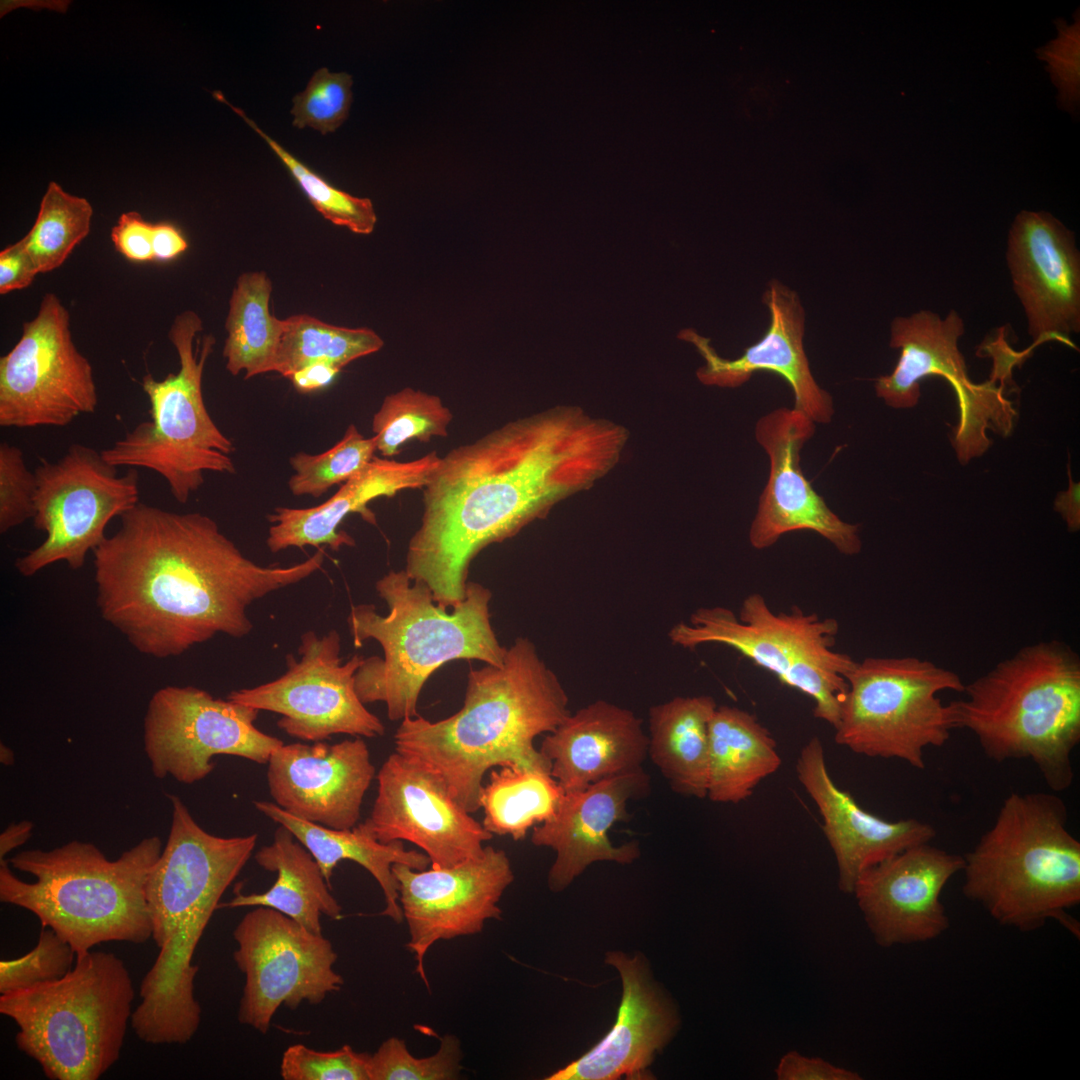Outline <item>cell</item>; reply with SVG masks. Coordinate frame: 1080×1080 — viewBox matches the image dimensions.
Returning <instances> with one entry per match:
<instances>
[{"mask_svg": "<svg viewBox=\"0 0 1080 1080\" xmlns=\"http://www.w3.org/2000/svg\"><path fill=\"white\" fill-rule=\"evenodd\" d=\"M628 437L621 424L559 405L454 447L423 488L405 572L451 609L465 599L469 566L484 548L592 487L618 464Z\"/></svg>", "mask_w": 1080, "mask_h": 1080, "instance_id": "1", "label": "cell"}, {"mask_svg": "<svg viewBox=\"0 0 1080 1080\" xmlns=\"http://www.w3.org/2000/svg\"><path fill=\"white\" fill-rule=\"evenodd\" d=\"M93 554L102 618L137 651L159 659L219 634L248 635L255 601L307 579L325 560L319 548L291 566H262L209 516L142 502Z\"/></svg>", "mask_w": 1080, "mask_h": 1080, "instance_id": "2", "label": "cell"}, {"mask_svg": "<svg viewBox=\"0 0 1080 1080\" xmlns=\"http://www.w3.org/2000/svg\"><path fill=\"white\" fill-rule=\"evenodd\" d=\"M557 675L528 638L506 649L501 665L470 668L462 708L430 721L420 715L400 722L395 751L439 775L469 813L480 809L485 773L518 765L550 773L551 764L534 746L570 713Z\"/></svg>", "mask_w": 1080, "mask_h": 1080, "instance_id": "3", "label": "cell"}, {"mask_svg": "<svg viewBox=\"0 0 1080 1080\" xmlns=\"http://www.w3.org/2000/svg\"><path fill=\"white\" fill-rule=\"evenodd\" d=\"M388 606L381 615L372 604L351 607L347 624L353 644L377 641L382 657L365 658L355 673V690L364 704L383 702L391 721L418 716L420 692L428 678L452 660L503 663L507 647L491 626L492 593L469 582L466 597L451 609L438 605L429 587L390 570L375 583Z\"/></svg>", "mask_w": 1080, "mask_h": 1080, "instance_id": "4", "label": "cell"}, {"mask_svg": "<svg viewBox=\"0 0 1080 1080\" xmlns=\"http://www.w3.org/2000/svg\"><path fill=\"white\" fill-rule=\"evenodd\" d=\"M963 895L996 922L1031 932L1048 921L1079 939L1080 841L1056 792L1010 793L964 856Z\"/></svg>", "mask_w": 1080, "mask_h": 1080, "instance_id": "5", "label": "cell"}, {"mask_svg": "<svg viewBox=\"0 0 1080 1080\" xmlns=\"http://www.w3.org/2000/svg\"><path fill=\"white\" fill-rule=\"evenodd\" d=\"M161 852L158 836L144 838L116 860L78 840L21 851L0 860V900L32 912L76 955L103 942L141 944L152 937L146 883Z\"/></svg>", "mask_w": 1080, "mask_h": 1080, "instance_id": "6", "label": "cell"}, {"mask_svg": "<svg viewBox=\"0 0 1080 1080\" xmlns=\"http://www.w3.org/2000/svg\"><path fill=\"white\" fill-rule=\"evenodd\" d=\"M953 701L957 729L974 734L996 762L1029 759L1056 793L1074 780L1080 742V658L1057 640L1025 646Z\"/></svg>", "mask_w": 1080, "mask_h": 1080, "instance_id": "7", "label": "cell"}, {"mask_svg": "<svg viewBox=\"0 0 1080 1080\" xmlns=\"http://www.w3.org/2000/svg\"><path fill=\"white\" fill-rule=\"evenodd\" d=\"M172 820L167 842L146 883L152 937L159 954L140 985L141 1005L166 1018L198 1010L192 964L219 901L256 846L257 834L220 837L205 831L183 801L168 796Z\"/></svg>", "mask_w": 1080, "mask_h": 1080, "instance_id": "8", "label": "cell"}, {"mask_svg": "<svg viewBox=\"0 0 1080 1080\" xmlns=\"http://www.w3.org/2000/svg\"><path fill=\"white\" fill-rule=\"evenodd\" d=\"M134 996L124 962L89 950L62 978L1 994L0 1013L48 1079L97 1080L120 1057Z\"/></svg>", "mask_w": 1080, "mask_h": 1080, "instance_id": "9", "label": "cell"}, {"mask_svg": "<svg viewBox=\"0 0 1080 1080\" xmlns=\"http://www.w3.org/2000/svg\"><path fill=\"white\" fill-rule=\"evenodd\" d=\"M202 329L200 317L191 310L174 319L168 337L178 354V372L162 380L149 373L142 378L151 419L101 450L116 467L158 473L181 504L203 485L205 472H236L231 458L235 447L213 421L203 398V372L215 338L206 335L201 344H195Z\"/></svg>", "mask_w": 1080, "mask_h": 1080, "instance_id": "10", "label": "cell"}, {"mask_svg": "<svg viewBox=\"0 0 1080 1080\" xmlns=\"http://www.w3.org/2000/svg\"><path fill=\"white\" fill-rule=\"evenodd\" d=\"M839 624L792 607L773 612L760 593H751L736 615L722 606L697 608L688 622L675 624L672 644L695 649L720 644L736 650L778 680L810 697L813 715L835 728L857 661L834 650Z\"/></svg>", "mask_w": 1080, "mask_h": 1080, "instance_id": "11", "label": "cell"}, {"mask_svg": "<svg viewBox=\"0 0 1080 1080\" xmlns=\"http://www.w3.org/2000/svg\"><path fill=\"white\" fill-rule=\"evenodd\" d=\"M848 691L835 729L837 744L872 758L925 768L924 750L942 747L957 729L953 701L965 684L949 669L914 656L866 657L846 677Z\"/></svg>", "mask_w": 1080, "mask_h": 1080, "instance_id": "12", "label": "cell"}, {"mask_svg": "<svg viewBox=\"0 0 1080 1080\" xmlns=\"http://www.w3.org/2000/svg\"><path fill=\"white\" fill-rule=\"evenodd\" d=\"M34 473L32 520L46 538L16 559L15 567L24 577L57 562L73 570L82 568L88 553L107 537L108 523L140 502L136 469L119 474L101 451L83 444H72L56 461L42 459Z\"/></svg>", "mask_w": 1080, "mask_h": 1080, "instance_id": "13", "label": "cell"}, {"mask_svg": "<svg viewBox=\"0 0 1080 1080\" xmlns=\"http://www.w3.org/2000/svg\"><path fill=\"white\" fill-rule=\"evenodd\" d=\"M97 404L93 368L73 342L69 312L46 293L18 342L0 358V426L63 427Z\"/></svg>", "mask_w": 1080, "mask_h": 1080, "instance_id": "14", "label": "cell"}, {"mask_svg": "<svg viewBox=\"0 0 1080 1080\" xmlns=\"http://www.w3.org/2000/svg\"><path fill=\"white\" fill-rule=\"evenodd\" d=\"M236 966L245 975L238 1020L262 1034L281 1005L320 1004L341 989L333 966L338 955L322 934L310 932L283 913L256 906L233 931Z\"/></svg>", "mask_w": 1080, "mask_h": 1080, "instance_id": "15", "label": "cell"}, {"mask_svg": "<svg viewBox=\"0 0 1080 1080\" xmlns=\"http://www.w3.org/2000/svg\"><path fill=\"white\" fill-rule=\"evenodd\" d=\"M300 659L288 655L287 670L275 680L229 693L228 699L281 715L277 726L304 741H323L335 734L377 738L385 734L382 721L359 699L355 673L364 657H341L336 630L322 636L306 631L298 647Z\"/></svg>", "mask_w": 1080, "mask_h": 1080, "instance_id": "16", "label": "cell"}, {"mask_svg": "<svg viewBox=\"0 0 1080 1080\" xmlns=\"http://www.w3.org/2000/svg\"><path fill=\"white\" fill-rule=\"evenodd\" d=\"M259 712L194 686L160 688L144 718V750L153 775L193 784L214 770L217 755L266 764L283 742L255 726Z\"/></svg>", "mask_w": 1080, "mask_h": 1080, "instance_id": "17", "label": "cell"}, {"mask_svg": "<svg viewBox=\"0 0 1080 1080\" xmlns=\"http://www.w3.org/2000/svg\"><path fill=\"white\" fill-rule=\"evenodd\" d=\"M964 330V321L955 310L944 318L930 310L894 318L889 345L900 350V357L892 373L876 379L875 391L889 407L912 408L920 397L921 379L943 377L952 386L959 408L953 433L972 442L1002 424L1008 403L1002 388L992 380L976 384L968 378L958 346Z\"/></svg>", "mask_w": 1080, "mask_h": 1080, "instance_id": "18", "label": "cell"}, {"mask_svg": "<svg viewBox=\"0 0 1080 1080\" xmlns=\"http://www.w3.org/2000/svg\"><path fill=\"white\" fill-rule=\"evenodd\" d=\"M392 872L410 935L407 949L427 987L424 960L429 948L437 941L480 933L487 920L500 919V899L514 880L506 852L493 846L451 867L416 870L397 863Z\"/></svg>", "mask_w": 1080, "mask_h": 1080, "instance_id": "19", "label": "cell"}, {"mask_svg": "<svg viewBox=\"0 0 1080 1080\" xmlns=\"http://www.w3.org/2000/svg\"><path fill=\"white\" fill-rule=\"evenodd\" d=\"M376 779L377 796L363 822L376 840L413 843L437 868L483 854L484 842L493 835L454 799L435 772L395 751Z\"/></svg>", "mask_w": 1080, "mask_h": 1080, "instance_id": "20", "label": "cell"}, {"mask_svg": "<svg viewBox=\"0 0 1080 1080\" xmlns=\"http://www.w3.org/2000/svg\"><path fill=\"white\" fill-rule=\"evenodd\" d=\"M755 438L769 458V476L749 530L753 548L773 546L782 535L813 531L841 554L861 551L859 527L842 520L804 476L800 452L814 435L815 423L794 408H778L755 425Z\"/></svg>", "mask_w": 1080, "mask_h": 1080, "instance_id": "21", "label": "cell"}, {"mask_svg": "<svg viewBox=\"0 0 1080 1080\" xmlns=\"http://www.w3.org/2000/svg\"><path fill=\"white\" fill-rule=\"evenodd\" d=\"M963 865V856L928 842L861 873L852 894L875 942L883 948L924 943L947 931L941 894Z\"/></svg>", "mask_w": 1080, "mask_h": 1080, "instance_id": "22", "label": "cell"}, {"mask_svg": "<svg viewBox=\"0 0 1080 1080\" xmlns=\"http://www.w3.org/2000/svg\"><path fill=\"white\" fill-rule=\"evenodd\" d=\"M1006 262L1033 346L1074 347L1080 332V252L1074 233L1048 212L1021 211L1008 234Z\"/></svg>", "mask_w": 1080, "mask_h": 1080, "instance_id": "23", "label": "cell"}, {"mask_svg": "<svg viewBox=\"0 0 1080 1080\" xmlns=\"http://www.w3.org/2000/svg\"><path fill=\"white\" fill-rule=\"evenodd\" d=\"M267 764L270 795L289 814L338 830L359 823L364 796L375 777L362 737L335 744H283Z\"/></svg>", "mask_w": 1080, "mask_h": 1080, "instance_id": "24", "label": "cell"}, {"mask_svg": "<svg viewBox=\"0 0 1080 1080\" xmlns=\"http://www.w3.org/2000/svg\"><path fill=\"white\" fill-rule=\"evenodd\" d=\"M770 322L764 336L747 347L736 359L717 354L710 339L686 328L678 338L694 345L705 364L696 376L707 386L736 388L758 371L782 377L791 387L793 408L815 424L830 423L834 415L832 396L816 382L804 349L805 311L798 294L777 279H772L762 295Z\"/></svg>", "mask_w": 1080, "mask_h": 1080, "instance_id": "25", "label": "cell"}, {"mask_svg": "<svg viewBox=\"0 0 1080 1080\" xmlns=\"http://www.w3.org/2000/svg\"><path fill=\"white\" fill-rule=\"evenodd\" d=\"M605 962L619 972L622 982L616 1021L595 1046L546 1080L651 1079V1063L678 1030L676 1007L641 954L609 951Z\"/></svg>", "mask_w": 1080, "mask_h": 1080, "instance_id": "26", "label": "cell"}, {"mask_svg": "<svg viewBox=\"0 0 1080 1080\" xmlns=\"http://www.w3.org/2000/svg\"><path fill=\"white\" fill-rule=\"evenodd\" d=\"M650 788V776L641 768L564 792L555 814L531 834L533 845L556 853L547 880L552 892L566 889L592 863L630 864L640 856L637 842L616 846L609 831L628 818V803L647 796Z\"/></svg>", "mask_w": 1080, "mask_h": 1080, "instance_id": "27", "label": "cell"}, {"mask_svg": "<svg viewBox=\"0 0 1080 1080\" xmlns=\"http://www.w3.org/2000/svg\"><path fill=\"white\" fill-rule=\"evenodd\" d=\"M797 778L816 805L838 868V886L852 894L866 869L912 846L931 842L935 828L916 818L889 821L863 809L829 774L819 737L801 749Z\"/></svg>", "mask_w": 1080, "mask_h": 1080, "instance_id": "28", "label": "cell"}, {"mask_svg": "<svg viewBox=\"0 0 1080 1080\" xmlns=\"http://www.w3.org/2000/svg\"><path fill=\"white\" fill-rule=\"evenodd\" d=\"M539 751L564 792L643 768L648 735L629 709L596 700L568 716L547 733Z\"/></svg>", "mask_w": 1080, "mask_h": 1080, "instance_id": "29", "label": "cell"}, {"mask_svg": "<svg viewBox=\"0 0 1080 1080\" xmlns=\"http://www.w3.org/2000/svg\"><path fill=\"white\" fill-rule=\"evenodd\" d=\"M440 457L435 451L405 462L374 457L322 504L309 508H276L268 516L272 525L267 547L277 553L290 547L320 548L326 545L339 551L343 546H354L355 541L349 534L338 531L345 517L360 513L364 520L375 524V515L367 507L368 503L379 497H392L406 489H423L433 476Z\"/></svg>", "mask_w": 1080, "mask_h": 1080, "instance_id": "30", "label": "cell"}, {"mask_svg": "<svg viewBox=\"0 0 1080 1080\" xmlns=\"http://www.w3.org/2000/svg\"><path fill=\"white\" fill-rule=\"evenodd\" d=\"M255 808L266 817L287 828L306 847L319 864L331 887V877L338 863L343 860L356 862L365 868L379 884L385 899L380 915L402 923L403 913L399 903L398 882L392 866L400 863L416 870L430 866L429 857L416 850H406L403 841L387 844L374 838L364 823L351 829H331L295 817L273 802L254 801Z\"/></svg>", "mask_w": 1080, "mask_h": 1080, "instance_id": "31", "label": "cell"}, {"mask_svg": "<svg viewBox=\"0 0 1080 1080\" xmlns=\"http://www.w3.org/2000/svg\"><path fill=\"white\" fill-rule=\"evenodd\" d=\"M254 858L261 868L277 873L275 883L263 893H237L219 908L269 907L315 934H322V915L341 917L342 907L319 864L287 828L279 825L272 843L261 847Z\"/></svg>", "mask_w": 1080, "mask_h": 1080, "instance_id": "32", "label": "cell"}, {"mask_svg": "<svg viewBox=\"0 0 1080 1080\" xmlns=\"http://www.w3.org/2000/svg\"><path fill=\"white\" fill-rule=\"evenodd\" d=\"M781 763L774 738L755 715L717 706L709 724L707 798L740 803Z\"/></svg>", "mask_w": 1080, "mask_h": 1080, "instance_id": "33", "label": "cell"}, {"mask_svg": "<svg viewBox=\"0 0 1080 1080\" xmlns=\"http://www.w3.org/2000/svg\"><path fill=\"white\" fill-rule=\"evenodd\" d=\"M712 696H677L649 709L648 757L679 795L707 797Z\"/></svg>", "mask_w": 1080, "mask_h": 1080, "instance_id": "34", "label": "cell"}, {"mask_svg": "<svg viewBox=\"0 0 1080 1080\" xmlns=\"http://www.w3.org/2000/svg\"><path fill=\"white\" fill-rule=\"evenodd\" d=\"M272 283L265 272L243 273L229 300L223 356L226 369L245 378L272 372L283 320L270 313Z\"/></svg>", "mask_w": 1080, "mask_h": 1080, "instance_id": "35", "label": "cell"}, {"mask_svg": "<svg viewBox=\"0 0 1080 1080\" xmlns=\"http://www.w3.org/2000/svg\"><path fill=\"white\" fill-rule=\"evenodd\" d=\"M564 790L549 772L518 765L490 772L482 788V826L492 835L522 840L534 826L551 818Z\"/></svg>", "mask_w": 1080, "mask_h": 1080, "instance_id": "36", "label": "cell"}, {"mask_svg": "<svg viewBox=\"0 0 1080 1080\" xmlns=\"http://www.w3.org/2000/svg\"><path fill=\"white\" fill-rule=\"evenodd\" d=\"M383 345L381 337L369 328L339 327L310 315H293L283 319L272 372L288 378L318 362L341 370L350 362L379 351Z\"/></svg>", "mask_w": 1080, "mask_h": 1080, "instance_id": "37", "label": "cell"}, {"mask_svg": "<svg viewBox=\"0 0 1080 1080\" xmlns=\"http://www.w3.org/2000/svg\"><path fill=\"white\" fill-rule=\"evenodd\" d=\"M93 208L83 197L66 192L51 181L44 193L36 220L21 239L37 270L47 273L60 267L90 232Z\"/></svg>", "mask_w": 1080, "mask_h": 1080, "instance_id": "38", "label": "cell"}, {"mask_svg": "<svg viewBox=\"0 0 1080 1080\" xmlns=\"http://www.w3.org/2000/svg\"><path fill=\"white\" fill-rule=\"evenodd\" d=\"M452 419L440 397L406 387L387 395L373 415L376 449L390 458L411 440L428 442L433 437H446Z\"/></svg>", "mask_w": 1080, "mask_h": 1080, "instance_id": "39", "label": "cell"}, {"mask_svg": "<svg viewBox=\"0 0 1080 1080\" xmlns=\"http://www.w3.org/2000/svg\"><path fill=\"white\" fill-rule=\"evenodd\" d=\"M221 102L231 107L269 145L287 167L313 207L328 221L348 228L356 234L373 232L377 216L369 198L352 196L330 185L325 179L296 159L283 146L265 134L254 121L239 108L226 101L221 92L214 93Z\"/></svg>", "mask_w": 1080, "mask_h": 1080, "instance_id": "40", "label": "cell"}, {"mask_svg": "<svg viewBox=\"0 0 1080 1080\" xmlns=\"http://www.w3.org/2000/svg\"><path fill=\"white\" fill-rule=\"evenodd\" d=\"M376 450L374 436L366 438L350 424L342 439L327 451L291 456L294 474L288 481L289 489L294 496L318 498L362 470L375 457Z\"/></svg>", "mask_w": 1080, "mask_h": 1080, "instance_id": "41", "label": "cell"}, {"mask_svg": "<svg viewBox=\"0 0 1080 1080\" xmlns=\"http://www.w3.org/2000/svg\"><path fill=\"white\" fill-rule=\"evenodd\" d=\"M461 1059L460 1041L454 1035L441 1038L437 1052L424 1058L414 1057L405 1041L393 1036L370 1054L369 1077L370 1080H453L460 1074Z\"/></svg>", "mask_w": 1080, "mask_h": 1080, "instance_id": "42", "label": "cell"}, {"mask_svg": "<svg viewBox=\"0 0 1080 1080\" xmlns=\"http://www.w3.org/2000/svg\"><path fill=\"white\" fill-rule=\"evenodd\" d=\"M352 84V76L345 72L317 70L293 99V125L311 127L323 135L334 132L348 117Z\"/></svg>", "mask_w": 1080, "mask_h": 1080, "instance_id": "43", "label": "cell"}, {"mask_svg": "<svg viewBox=\"0 0 1080 1080\" xmlns=\"http://www.w3.org/2000/svg\"><path fill=\"white\" fill-rule=\"evenodd\" d=\"M76 958L72 946L42 927L36 946L25 955L0 962V993L7 994L64 977Z\"/></svg>", "mask_w": 1080, "mask_h": 1080, "instance_id": "44", "label": "cell"}, {"mask_svg": "<svg viewBox=\"0 0 1080 1080\" xmlns=\"http://www.w3.org/2000/svg\"><path fill=\"white\" fill-rule=\"evenodd\" d=\"M369 1057L350 1045L324 1052L295 1044L284 1051L280 1074L284 1080H370Z\"/></svg>", "mask_w": 1080, "mask_h": 1080, "instance_id": "45", "label": "cell"}, {"mask_svg": "<svg viewBox=\"0 0 1080 1080\" xmlns=\"http://www.w3.org/2000/svg\"><path fill=\"white\" fill-rule=\"evenodd\" d=\"M37 479L24 461L22 450L7 442L0 444V532L33 519Z\"/></svg>", "mask_w": 1080, "mask_h": 1080, "instance_id": "46", "label": "cell"}, {"mask_svg": "<svg viewBox=\"0 0 1080 1080\" xmlns=\"http://www.w3.org/2000/svg\"><path fill=\"white\" fill-rule=\"evenodd\" d=\"M1074 23L1067 25L1063 19H1057L1058 37L1037 50L1039 59L1048 63L1053 83L1058 88V104L1072 114L1079 107V11L1074 14Z\"/></svg>", "mask_w": 1080, "mask_h": 1080, "instance_id": "47", "label": "cell"}, {"mask_svg": "<svg viewBox=\"0 0 1080 1080\" xmlns=\"http://www.w3.org/2000/svg\"><path fill=\"white\" fill-rule=\"evenodd\" d=\"M153 223L136 211L123 213L111 230L115 249L132 262L154 261L152 249Z\"/></svg>", "mask_w": 1080, "mask_h": 1080, "instance_id": "48", "label": "cell"}, {"mask_svg": "<svg viewBox=\"0 0 1080 1080\" xmlns=\"http://www.w3.org/2000/svg\"><path fill=\"white\" fill-rule=\"evenodd\" d=\"M779 1080H859L861 1076L851 1070L835 1066L818 1057H807L797 1051L786 1053L776 1069Z\"/></svg>", "mask_w": 1080, "mask_h": 1080, "instance_id": "49", "label": "cell"}, {"mask_svg": "<svg viewBox=\"0 0 1080 1080\" xmlns=\"http://www.w3.org/2000/svg\"><path fill=\"white\" fill-rule=\"evenodd\" d=\"M38 274L37 267L21 239L0 252L1 295L27 288Z\"/></svg>", "mask_w": 1080, "mask_h": 1080, "instance_id": "50", "label": "cell"}, {"mask_svg": "<svg viewBox=\"0 0 1080 1080\" xmlns=\"http://www.w3.org/2000/svg\"><path fill=\"white\" fill-rule=\"evenodd\" d=\"M188 248V242L182 232L172 223H153L152 249L154 261H171Z\"/></svg>", "mask_w": 1080, "mask_h": 1080, "instance_id": "51", "label": "cell"}, {"mask_svg": "<svg viewBox=\"0 0 1080 1080\" xmlns=\"http://www.w3.org/2000/svg\"><path fill=\"white\" fill-rule=\"evenodd\" d=\"M339 372L340 369L330 364L318 362L295 371L288 379L298 391L307 393L328 386Z\"/></svg>", "mask_w": 1080, "mask_h": 1080, "instance_id": "52", "label": "cell"}, {"mask_svg": "<svg viewBox=\"0 0 1080 1080\" xmlns=\"http://www.w3.org/2000/svg\"><path fill=\"white\" fill-rule=\"evenodd\" d=\"M1054 507L1066 522L1069 531L1076 532L1080 529L1079 483L1073 482L1070 473L1069 488L1058 494Z\"/></svg>", "mask_w": 1080, "mask_h": 1080, "instance_id": "53", "label": "cell"}, {"mask_svg": "<svg viewBox=\"0 0 1080 1080\" xmlns=\"http://www.w3.org/2000/svg\"><path fill=\"white\" fill-rule=\"evenodd\" d=\"M33 824L30 821H21L9 825L0 835V860L13 849L23 845L31 836Z\"/></svg>", "mask_w": 1080, "mask_h": 1080, "instance_id": "54", "label": "cell"}, {"mask_svg": "<svg viewBox=\"0 0 1080 1080\" xmlns=\"http://www.w3.org/2000/svg\"><path fill=\"white\" fill-rule=\"evenodd\" d=\"M0 762L4 765H12L14 763L13 751L6 745H0Z\"/></svg>", "mask_w": 1080, "mask_h": 1080, "instance_id": "55", "label": "cell"}]
</instances>
